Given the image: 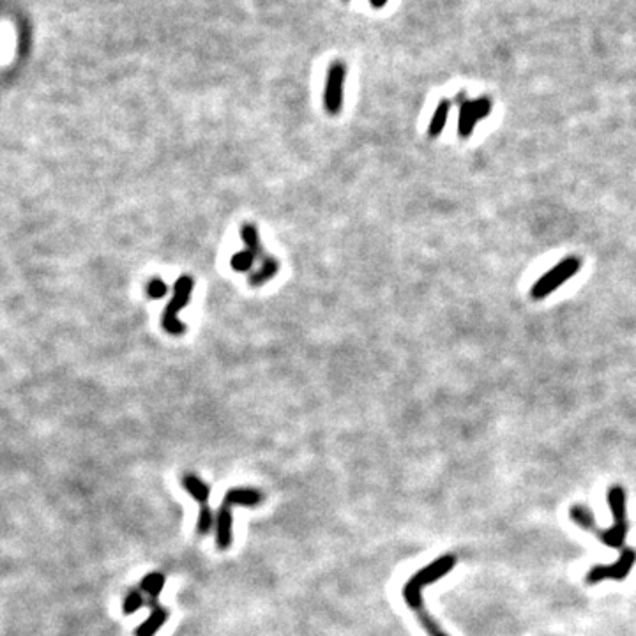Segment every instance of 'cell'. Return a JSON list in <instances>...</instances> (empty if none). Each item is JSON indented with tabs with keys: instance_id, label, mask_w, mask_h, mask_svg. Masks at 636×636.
I'll list each match as a JSON object with an SVG mask.
<instances>
[{
	"instance_id": "6da1fadb",
	"label": "cell",
	"mask_w": 636,
	"mask_h": 636,
	"mask_svg": "<svg viewBox=\"0 0 636 636\" xmlns=\"http://www.w3.org/2000/svg\"><path fill=\"white\" fill-rule=\"evenodd\" d=\"M263 500V493L253 488H233L225 495L216 514V547L219 550H229L232 547V507L233 505H259Z\"/></svg>"
},
{
	"instance_id": "7a4b0ae2",
	"label": "cell",
	"mask_w": 636,
	"mask_h": 636,
	"mask_svg": "<svg viewBox=\"0 0 636 636\" xmlns=\"http://www.w3.org/2000/svg\"><path fill=\"white\" fill-rule=\"evenodd\" d=\"M454 565H456V557L454 555H442L437 561L431 562L430 565L417 571L403 587V599L407 602V607L414 612L424 607L423 588L435 584L442 577H445L447 572L453 571Z\"/></svg>"
},
{
	"instance_id": "3957f363",
	"label": "cell",
	"mask_w": 636,
	"mask_h": 636,
	"mask_svg": "<svg viewBox=\"0 0 636 636\" xmlns=\"http://www.w3.org/2000/svg\"><path fill=\"white\" fill-rule=\"evenodd\" d=\"M608 504L612 507L614 525L607 530H599L598 537L601 543L610 548L624 547L626 532H628V520H626V491L621 486H612L608 490Z\"/></svg>"
},
{
	"instance_id": "277c9868",
	"label": "cell",
	"mask_w": 636,
	"mask_h": 636,
	"mask_svg": "<svg viewBox=\"0 0 636 636\" xmlns=\"http://www.w3.org/2000/svg\"><path fill=\"white\" fill-rule=\"evenodd\" d=\"M195 281L191 276H180L179 280L173 284V297L170 299V303L166 304L165 313H163V329L172 336H180L186 331V326L179 320L177 313L182 310L184 306H187L191 299V292H193Z\"/></svg>"
},
{
	"instance_id": "5b68a950",
	"label": "cell",
	"mask_w": 636,
	"mask_h": 636,
	"mask_svg": "<svg viewBox=\"0 0 636 636\" xmlns=\"http://www.w3.org/2000/svg\"><path fill=\"white\" fill-rule=\"evenodd\" d=\"M581 260L578 256H568L562 262H558L557 266L551 267L547 274L539 277L534 283L530 290L532 299H544L547 296H550L551 292H555L557 289H561L562 284L568 280H571L574 274L580 270Z\"/></svg>"
},
{
	"instance_id": "8992f818",
	"label": "cell",
	"mask_w": 636,
	"mask_h": 636,
	"mask_svg": "<svg viewBox=\"0 0 636 636\" xmlns=\"http://www.w3.org/2000/svg\"><path fill=\"white\" fill-rule=\"evenodd\" d=\"M636 564V551L633 548H624L621 554V557L614 562V564H599L588 571L587 574V584L595 585L601 584L605 580H615L622 581L629 572H631L633 565Z\"/></svg>"
},
{
	"instance_id": "52a82bcc",
	"label": "cell",
	"mask_w": 636,
	"mask_h": 636,
	"mask_svg": "<svg viewBox=\"0 0 636 636\" xmlns=\"http://www.w3.org/2000/svg\"><path fill=\"white\" fill-rule=\"evenodd\" d=\"M460 103V119H458V135L461 138H468L474 131L475 124L481 119L488 117L491 112V101L488 98H477L474 101H465L461 96H458Z\"/></svg>"
},
{
	"instance_id": "ba28073f",
	"label": "cell",
	"mask_w": 636,
	"mask_h": 636,
	"mask_svg": "<svg viewBox=\"0 0 636 636\" xmlns=\"http://www.w3.org/2000/svg\"><path fill=\"white\" fill-rule=\"evenodd\" d=\"M345 76H347V68L345 64L336 62L331 66L329 76H327L326 94H324V106L327 113L338 115L343 108V89H345Z\"/></svg>"
},
{
	"instance_id": "9c48e42d",
	"label": "cell",
	"mask_w": 636,
	"mask_h": 636,
	"mask_svg": "<svg viewBox=\"0 0 636 636\" xmlns=\"http://www.w3.org/2000/svg\"><path fill=\"white\" fill-rule=\"evenodd\" d=\"M147 598H149L150 605V617L147 619L145 624H142L136 629V636H154L163 628V624H165L170 615L168 610L165 607H161L159 601H157L159 594H149Z\"/></svg>"
},
{
	"instance_id": "30bf717a",
	"label": "cell",
	"mask_w": 636,
	"mask_h": 636,
	"mask_svg": "<svg viewBox=\"0 0 636 636\" xmlns=\"http://www.w3.org/2000/svg\"><path fill=\"white\" fill-rule=\"evenodd\" d=\"M182 486L186 488L187 493H189L191 497L195 498V500L200 502V505L207 504V498H209L210 490H209V486H207V484L203 483L202 479H198V477H196L195 474H186V475H184V477H182Z\"/></svg>"
},
{
	"instance_id": "8fae6325",
	"label": "cell",
	"mask_w": 636,
	"mask_h": 636,
	"mask_svg": "<svg viewBox=\"0 0 636 636\" xmlns=\"http://www.w3.org/2000/svg\"><path fill=\"white\" fill-rule=\"evenodd\" d=\"M240 237H243L244 244H246V250L253 254L254 259H260L263 256V250H262V243H260V233L259 229L251 223H246V225L240 226Z\"/></svg>"
},
{
	"instance_id": "7c38bea8",
	"label": "cell",
	"mask_w": 636,
	"mask_h": 636,
	"mask_svg": "<svg viewBox=\"0 0 636 636\" xmlns=\"http://www.w3.org/2000/svg\"><path fill=\"white\" fill-rule=\"evenodd\" d=\"M277 269H280V263H277V260L273 259V256H266L262 262V267H260L256 273L251 274L250 283L253 284V287H262L263 283H267V281L273 280V277L276 276Z\"/></svg>"
},
{
	"instance_id": "4fadbf2b",
	"label": "cell",
	"mask_w": 636,
	"mask_h": 636,
	"mask_svg": "<svg viewBox=\"0 0 636 636\" xmlns=\"http://www.w3.org/2000/svg\"><path fill=\"white\" fill-rule=\"evenodd\" d=\"M571 520L574 521L578 527L584 528V530L592 532V534L595 535L599 534V528L598 525H595L594 516H592V513L585 507V505H574V507L571 509Z\"/></svg>"
},
{
	"instance_id": "5bb4252c",
	"label": "cell",
	"mask_w": 636,
	"mask_h": 636,
	"mask_svg": "<svg viewBox=\"0 0 636 636\" xmlns=\"http://www.w3.org/2000/svg\"><path fill=\"white\" fill-rule=\"evenodd\" d=\"M449 108H451L449 101L438 103L437 110H435V113H433V119H431V122H430V129H428V135H430V138H437V136L442 133V129H444V126H445V120H447V115H449Z\"/></svg>"
},
{
	"instance_id": "9a60e30c",
	"label": "cell",
	"mask_w": 636,
	"mask_h": 636,
	"mask_svg": "<svg viewBox=\"0 0 636 636\" xmlns=\"http://www.w3.org/2000/svg\"><path fill=\"white\" fill-rule=\"evenodd\" d=\"M165 574L161 572H149L142 581H140V591L143 594H161L163 587H165Z\"/></svg>"
},
{
	"instance_id": "2e32d148",
	"label": "cell",
	"mask_w": 636,
	"mask_h": 636,
	"mask_svg": "<svg viewBox=\"0 0 636 636\" xmlns=\"http://www.w3.org/2000/svg\"><path fill=\"white\" fill-rule=\"evenodd\" d=\"M143 602H145V598H143V592L140 591V587L133 588V591L126 595V599H124V608H122L124 614L126 615L135 614V612H138L140 608H142Z\"/></svg>"
},
{
	"instance_id": "e0dca14e",
	"label": "cell",
	"mask_w": 636,
	"mask_h": 636,
	"mask_svg": "<svg viewBox=\"0 0 636 636\" xmlns=\"http://www.w3.org/2000/svg\"><path fill=\"white\" fill-rule=\"evenodd\" d=\"M254 260L256 259H254L253 254H251L247 250H244V251H237V253L232 256V262L230 263H232L233 270H237V273H246V270H250L251 267H253Z\"/></svg>"
},
{
	"instance_id": "ac0fdd59",
	"label": "cell",
	"mask_w": 636,
	"mask_h": 636,
	"mask_svg": "<svg viewBox=\"0 0 636 636\" xmlns=\"http://www.w3.org/2000/svg\"><path fill=\"white\" fill-rule=\"evenodd\" d=\"M212 520H214L212 509H210L207 504H203L202 507H200L198 523H196V530H198V534H202V535L209 534V532L212 530Z\"/></svg>"
},
{
	"instance_id": "d6986e66",
	"label": "cell",
	"mask_w": 636,
	"mask_h": 636,
	"mask_svg": "<svg viewBox=\"0 0 636 636\" xmlns=\"http://www.w3.org/2000/svg\"><path fill=\"white\" fill-rule=\"evenodd\" d=\"M166 292H168V287L161 277H152L147 284V294H149L150 299H161L166 296Z\"/></svg>"
}]
</instances>
